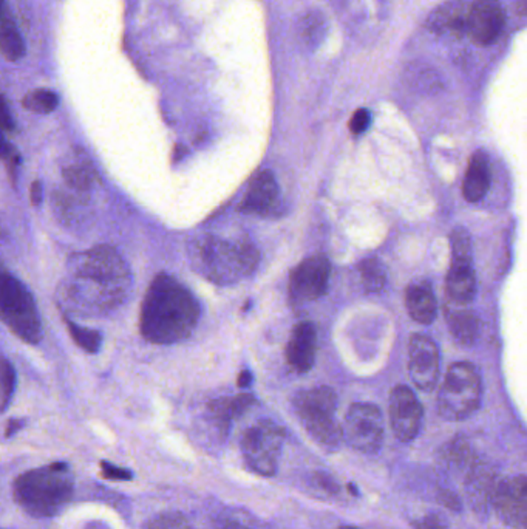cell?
<instances>
[{"mask_svg": "<svg viewBox=\"0 0 527 529\" xmlns=\"http://www.w3.org/2000/svg\"><path fill=\"white\" fill-rule=\"evenodd\" d=\"M131 283V269L120 252L92 248L70 257L59 287V304L76 315H105L124 302Z\"/></svg>", "mask_w": 527, "mask_h": 529, "instance_id": "1", "label": "cell"}, {"mask_svg": "<svg viewBox=\"0 0 527 529\" xmlns=\"http://www.w3.org/2000/svg\"><path fill=\"white\" fill-rule=\"evenodd\" d=\"M200 319L199 300L183 283L158 274L142 300L140 328L147 341L171 346L192 335Z\"/></svg>", "mask_w": 527, "mask_h": 529, "instance_id": "2", "label": "cell"}, {"mask_svg": "<svg viewBox=\"0 0 527 529\" xmlns=\"http://www.w3.org/2000/svg\"><path fill=\"white\" fill-rule=\"evenodd\" d=\"M190 259L195 269L210 282L232 285L256 271L260 256L249 239L203 236L190 245Z\"/></svg>", "mask_w": 527, "mask_h": 529, "instance_id": "3", "label": "cell"}, {"mask_svg": "<svg viewBox=\"0 0 527 529\" xmlns=\"http://www.w3.org/2000/svg\"><path fill=\"white\" fill-rule=\"evenodd\" d=\"M74 482L65 463L24 472L13 483V497L28 515L47 519L63 511L73 495Z\"/></svg>", "mask_w": 527, "mask_h": 529, "instance_id": "4", "label": "cell"}, {"mask_svg": "<svg viewBox=\"0 0 527 529\" xmlns=\"http://www.w3.org/2000/svg\"><path fill=\"white\" fill-rule=\"evenodd\" d=\"M294 409L309 436L325 447L339 445L342 427L336 421L337 397L329 387L311 388L294 398Z\"/></svg>", "mask_w": 527, "mask_h": 529, "instance_id": "5", "label": "cell"}, {"mask_svg": "<svg viewBox=\"0 0 527 529\" xmlns=\"http://www.w3.org/2000/svg\"><path fill=\"white\" fill-rule=\"evenodd\" d=\"M481 393L483 386L476 368L467 362L454 364L439 390V414L449 421L469 418L480 407Z\"/></svg>", "mask_w": 527, "mask_h": 529, "instance_id": "6", "label": "cell"}, {"mask_svg": "<svg viewBox=\"0 0 527 529\" xmlns=\"http://www.w3.org/2000/svg\"><path fill=\"white\" fill-rule=\"evenodd\" d=\"M0 313L17 338L28 344H37L43 338V327L32 293L21 280L10 274H4L0 289Z\"/></svg>", "mask_w": 527, "mask_h": 529, "instance_id": "7", "label": "cell"}, {"mask_svg": "<svg viewBox=\"0 0 527 529\" xmlns=\"http://www.w3.org/2000/svg\"><path fill=\"white\" fill-rule=\"evenodd\" d=\"M285 432L269 419L259 421L241 438V454L246 466L263 477L276 475L282 456Z\"/></svg>", "mask_w": 527, "mask_h": 529, "instance_id": "8", "label": "cell"}, {"mask_svg": "<svg viewBox=\"0 0 527 529\" xmlns=\"http://www.w3.org/2000/svg\"><path fill=\"white\" fill-rule=\"evenodd\" d=\"M342 436L356 451L373 454L384 441V418L373 404L357 403L345 415Z\"/></svg>", "mask_w": 527, "mask_h": 529, "instance_id": "9", "label": "cell"}, {"mask_svg": "<svg viewBox=\"0 0 527 529\" xmlns=\"http://www.w3.org/2000/svg\"><path fill=\"white\" fill-rule=\"evenodd\" d=\"M492 502L504 524L527 529V475L504 478L498 483Z\"/></svg>", "mask_w": 527, "mask_h": 529, "instance_id": "10", "label": "cell"}, {"mask_svg": "<svg viewBox=\"0 0 527 529\" xmlns=\"http://www.w3.org/2000/svg\"><path fill=\"white\" fill-rule=\"evenodd\" d=\"M331 267L325 257H309L294 268L289 279V294L296 302H311L328 289Z\"/></svg>", "mask_w": 527, "mask_h": 529, "instance_id": "11", "label": "cell"}, {"mask_svg": "<svg viewBox=\"0 0 527 529\" xmlns=\"http://www.w3.org/2000/svg\"><path fill=\"white\" fill-rule=\"evenodd\" d=\"M439 350L430 338L415 335L408 348V370L416 387L430 392L436 387L441 370Z\"/></svg>", "mask_w": 527, "mask_h": 529, "instance_id": "12", "label": "cell"}, {"mask_svg": "<svg viewBox=\"0 0 527 529\" xmlns=\"http://www.w3.org/2000/svg\"><path fill=\"white\" fill-rule=\"evenodd\" d=\"M423 406L416 395L405 386H397L390 397V421L397 440H415L423 426Z\"/></svg>", "mask_w": 527, "mask_h": 529, "instance_id": "13", "label": "cell"}, {"mask_svg": "<svg viewBox=\"0 0 527 529\" xmlns=\"http://www.w3.org/2000/svg\"><path fill=\"white\" fill-rule=\"evenodd\" d=\"M506 15L498 0H475L470 4L467 36L478 45H491L500 37Z\"/></svg>", "mask_w": 527, "mask_h": 529, "instance_id": "14", "label": "cell"}, {"mask_svg": "<svg viewBox=\"0 0 527 529\" xmlns=\"http://www.w3.org/2000/svg\"><path fill=\"white\" fill-rule=\"evenodd\" d=\"M280 206V189L271 171H263L252 180L245 197L241 200V212L271 215Z\"/></svg>", "mask_w": 527, "mask_h": 529, "instance_id": "15", "label": "cell"}, {"mask_svg": "<svg viewBox=\"0 0 527 529\" xmlns=\"http://www.w3.org/2000/svg\"><path fill=\"white\" fill-rule=\"evenodd\" d=\"M317 348V331L311 322L294 327L287 347L288 364L294 372L307 373L313 368Z\"/></svg>", "mask_w": 527, "mask_h": 529, "instance_id": "16", "label": "cell"}, {"mask_svg": "<svg viewBox=\"0 0 527 529\" xmlns=\"http://www.w3.org/2000/svg\"><path fill=\"white\" fill-rule=\"evenodd\" d=\"M491 188V162L484 151H478L470 158L463 194L470 203H476L484 199L487 191Z\"/></svg>", "mask_w": 527, "mask_h": 529, "instance_id": "17", "label": "cell"}, {"mask_svg": "<svg viewBox=\"0 0 527 529\" xmlns=\"http://www.w3.org/2000/svg\"><path fill=\"white\" fill-rule=\"evenodd\" d=\"M470 5L464 2H450L434 11L428 19L427 25L434 33H452L454 36L467 34Z\"/></svg>", "mask_w": 527, "mask_h": 529, "instance_id": "18", "label": "cell"}, {"mask_svg": "<svg viewBox=\"0 0 527 529\" xmlns=\"http://www.w3.org/2000/svg\"><path fill=\"white\" fill-rule=\"evenodd\" d=\"M405 305L410 316L419 324H432L438 315L436 298L427 283L410 285L405 294Z\"/></svg>", "mask_w": 527, "mask_h": 529, "instance_id": "19", "label": "cell"}, {"mask_svg": "<svg viewBox=\"0 0 527 529\" xmlns=\"http://www.w3.org/2000/svg\"><path fill=\"white\" fill-rule=\"evenodd\" d=\"M447 294L456 304H469L475 299L476 276L472 265L452 263L447 276Z\"/></svg>", "mask_w": 527, "mask_h": 529, "instance_id": "20", "label": "cell"}, {"mask_svg": "<svg viewBox=\"0 0 527 529\" xmlns=\"http://www.w3.org/2000/svg\"><path fill=\"white\" fill-rule=\"evenodd\" d=\"M63 175L68 188L76 191L78 194L89 192L98 179L93 164L84 153H76L72 160H68L67 164L63 168Z\"/></svg>", "mask_w": 527, "mask_h": 529, "instance_id": "21", "label": "cell"}, {"mask_svg": "<svg viewBox=\"0 0 527 529\" xmlns=\"http://www.w3.org/2000/svg\"><path fill=\"white\" fill-rule=\"evenodd\" d=\"M254 403L256 399L249 393H243L234 398L217 399L210 404V416L214 419L215 425L219 426L220 430H223L226 434L229 429L230 421L239 418Z\"/></svg>", "mask_w": 527, "mask_h": 529, "instance_id": "22", "label": "cell"}, {"mask_svg": "<svg viewBox=\"0 0 527 529\" xmlns=\"http://www.w3.org/2000/svg\"><path fill=\"white\" fill-rule=\"evenodd\" d=\"M0 48L6 61L16 63L21 61L25 54V43L22 39L21 33L17 30L13 17L8 15V8L4 5L2 13V30H0Z\"/></svg>", "mask_w": 527, "mask_h": 529, "instance_id": "23", "label": "cell"}, {"mask_svg": "<svg viewBox=\"0 0 527 529\" xmlns=\"http://www.w3.org/2000/svg\"><path fill=\"white\" fill-rule=\"evenodd\" d=\"M450 330L463 346L475 344L480 335V320L472 311H454L449 315Z\"/></svg>", "mask_w": 527, "mask_h": 529, "instance_id": "24", "label": "cell"}, {"mask_svg": "<svg viewBox=\"0 0 527 529\" xmlns=\"http://www.w3.org/2000/svg\"><path fill=\"white\" fill-rule=\"evenodd\" d=\"M327 34V21L318 11H309L298 22V36L308 48H317Z\"/></svg>", "mask_w": 527, "mask_h": 529, "instance_id": "25", "label": "cell"}, {"mask_svg": "<svg viewBox=\"0 0 527 529\" xmlns=\"http://www.w3.org/2000/svg\"><path fill=\"white\" fill-rule=\"evenodd\" d=\"M22 104H24L26 111L37 113V115H47V113H52L58 107L59 96L52 90H32L30 93L25 94Z\"/></svg>", "mask_w": 527, "mask_h": 529, "instance_id": "26", "label": "cell"}, {"mask_svg": "<svg viewBox=\"0 0 527 529\" xmlns=\"http://www.w3.org/2000/svg\"><path fill=\"white\" fill-rule=\"evenodd\" d=\"M359 271L366 291L377 293L385 287V269L376 259H368L366 262L360 263Z\"/></svg>", "mask_w": 527, "mask_h": 529, "instance_id": "27", "label": "cell"}, {"mask_svg": "<svg viewBox=\"0 0 527 529\" xmlns=\"http://www.w3.org/2000/svg\"><path fill=\"white\" fill-rule=\"evenodd\" d=\"M452 248V263L472 265V241L469 232L464 228H456L450 236Z\"/></svg>", "mask_w": 527, "mask_h": 529, "instance_id": "28", "label": "cell"}, {"mask_svg": "<svg viewBox=\"0 0 527 529\" xmlns=\"http://www.w3.org/2000/svg\"><path fill=\"white\" fill-rule=\"evenodd\" d=\"M144 529H192L186 515L177 511H169V513L158 514L151 517Z\"/></svg>", "mask_w": 527, "mask_h": 529, "instance_id": "29", "label": "cell"}, {"mask_svg": "<svg viewBox=\"0 0 527 529\" xmlns=\"http://www.w3.org/2000/svg\"><path fill=\"white\" fill-rule=\"evenodd\" d=\"M68 331L73 338V341L78 344L83 350L89 351V353H96L101 347V335L98 331L87 330V328H81L73 322L67 320Z\"/></svg>", "mask_w": 527, "mask_h": 529, "instance_id": "30", "label": "cell"}, {"mask_svg": "<svg viewBox=\"0 0 527 529\" xmlns=\"http://www.w3.org/2000/svg\"><path fill=\"white\" fill-rule=\"evenodd\" d=\"M16 387V372L8 359L2 364V409L6 410Z\"/></svg>", "mask_w": 527, "mask_h": 529, "instance_id": "31", "label": "cell"}, {"mask_svg": "<svg viewBox=\"0 0 527 529\" xmlns=\"http://www.w3.org/2000/svg\"><path fill=\"white\" fill-rule=\"evenodd\" d=\"M2 157H4L6 168L10 171L11 179H16L17 166H19V153H17L16 149L6 142H2Z\"/></svg>", "mask_w": 527, "mask_h": 529, "instance_id": "32", "label": "cell"}, {"mask_svg": "<svg viewBox=\"0 0 527 529\" xmlns=\"http://www.w3.org/2000/svg\"><path fill=\"white\" fill-rule=\"evenodd\" d=\"M370 112L366 111V109H359V111L356 112L355 115H353V118H351V133H355V135H360V133H364V132L368 129V126H370Z\"/></svg>", "mask_w": 527, "mask_h": 529, "instance_id": "33", "label": "cell"}, {"mask_svg": "<svg viewBox=\"0 0 527 529\" xmlns=\"http://www.w3.org/2000/svg\"><path fill=\"white\" fill-rule=\"evenodd\" d=\"M101 467H102L104 477L109 478V480L122 482V480H131V478L133 477L131 471L122 469V467L115 466V465H110V463H105V461L101 463Z\"/></svg>", "mask_w": 527, "mask_h": 529, "instance_id": "34", "label": "cell"}, {"mask_svg": "<svg viewBox=\"0 0 527 529\" xmlns=\"http://www.w3.org/2000/svg\"><path fill=\"white\" fill-rule=\"evenodd\" d=\"M2 122H4V129L5 131H13L15 129V121L11 118L10 109H8V104H6L5 100H4V104H2Z\"/></svg>", "mask_w": 527, "mask_h": 529, "instance_id": "35", "label": "cell"}, {"mask_svg": "<svg viewBox=\"0 0 527 529\" xmlns=\"http://www.w3.org/2000/svg\"><path fill=\"white\" fill-rule=\"evenodd\" d=\"M32 201L33 205H39L43 201V183L34 181L32 184Z\"/></svg>", "mask_w": 527, "mask_h": 529, "instance_id": "36", "label": "cell"}, {"mask_svg": "<svg viewBox=\"0 0 527 529\" xmlns=\"http://www.w3.org/2000/svg\"><path fill=\"white\" fill-rule=\"evenodd\" d=\"M418 529H444V526L438 517H430L424 519L423 524H418Z\"/></svg>", "mask_w": 527, "mask_h": 529, "instance_id": "37", "label": "cell"}, {"mask_svg": "<svg viewBox=\"0 0 527 529\" xmlns=\"http://www.w3.org/2000/svg\"><path fill=\"white\" fill-rule=\"evenodd\" d=\"M251 383H252L251 372H248V370H245V372H241L240 377H239V387L248 388L249 387V386H251Z\"/></svg>", "mask_w": 527, "mask_h": 529, "instance_id": "38", "label": "cell"}, {"mask_svg": "<svg viewBox=\"0 0 527 529\" xmlns=\"http://www.w3.org/2000/svg\"><path fill=\"white\" fill-rule=\"evenodd\" d=\"M22 426V421H17V419H11L10 425L6 427V436H11V434H15L19 427Z\"/></svg>", "mask_w": 527, "mask_h": 529, "instance_id": "39", "label": "cell"}, {"mask_svg": "<svg viewBox=\"0 0 527 529\" xmlns=\"http://www.w3.org/2000/svg\"><path fill=\"white\" fill-rule=\"evenodd\" d=\"M513 5H515L520 15L527 16V0H513Z\"/></svg>", "mask_w": 527, "mask_h": 529, "instance_id": "40", "label": "cell"}, {"mask_svg": "<svg viewBox=\"0 0 527 529\" xmlns=\"http://www.w3.org/2000/svg\"><path fill=\"white\" fill-rule=\"evenodd\" d=\"M225 529H245V528H241V526H239V524H229V526H226Z\"/></svg>", "mask_w": 527, "mask_h": 529, "instance_id": "41", "label": "cell"}, {"mask_svg": "<svg viewBox=\"0 0 527 529\" xmlns=\"http://www.w3.org/2000/svg\"><path fill=\"white\" fill-rule=\"evenodd\" d=\"M339 529H359V528H356V526H340Z\"/></svg>", "mask_w": 527, "mask_h": 529, "instance_id": "42", "label": "cell"}]
</instances>
